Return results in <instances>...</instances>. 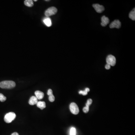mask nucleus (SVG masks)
Instances as JSON below:
<instances>
[{
    "mask_svg": "<svg viewBox=\"0 0 135 135\" xmlns=\"http://www.w3.org/2000/svg\"><path fill=\"white\" fill-rule=\"evenodd\" d=\"M15 86V82L12 81H4L0 83V87L2 89H12Z\"/></svg>",
    "mask_w": 135,
    "mask_h": 135,
    "instance_id": "nucleus-1",
    "label": "nucleus"
},
{
    "mask_svg": "<svg viewBox=\"0 0 135 135\" xmlns=\"http://www.w3.org/2000/svg\"><path fill=\"white\" fill-rule=\"evenodd\" d=\"M38 102V99L35 96H32L30 97L29 100V103L30 105H34L37 104V103Z\"/></svg>",
    "mask_w": 135,
    "mask_h": 135,
    "instance_id": "nucleus-9",
    "label": "nucleus"
},
{
    "mask_svg": "<svg viewBox=\"0 0 135 135\" xmlns=\"http://www.w3.org/2000/svg\"><path fill=\"white\" fill-rule=\"evenodd\" d=\"M90 91V89L88 88H86L84 91L80 90L79 91V93L80 94H81L83 95H87V93Z\"/></svg>",
    "mask_w": 135,
    "mask_h": 135,
    "instance_id": "nucleus-15",
    "label": "nucleus"
},
{
    "mask_svg": "<svg viewBox=\"0 0 135 135\" xmlns=\"http://www.w3.org/2000/svg\"><path fill=\"white\" fill-rule=\"evenodd\" d=\"M49 100L51 102H54L55 100V97L54 95H53V93L50 94V95H49Z\"/></svg>",
    "mask_w": 135,
    "mask_h": 135,
    "instance_id": "nucleus-18",
    "label": "nucleus"
},
{
    "mask_svg": "<svg viewBox=\"0 0 135 135\" xmlns=\"http://www.w3.org/2000/svg\"><path fill=\"white\" fill-rule=\"evenodd\" d=\"M109 23V19L107 17L103 16L101 18V25L102 26L105 27Z\"/></svg>",
    "mask_w": 135,
    "mask_h": 135,
    "instance_id": "nucleus-8",
    "label": "nucleus"
},
{
    "mask_svg": "<svg viewBox=\"0 0 135 135\" xmlns=\"http://www.w3.org/2000/svg\"><path fill=\"white\" fill-rule=\"evenodd\" d=\"M69 109L71 112L74 115H77L79 113V108L75 103H71L69 106Z\"/></svg>",
    "mask_w": 135,
    "mask_h": 135,
    "instance_id": "nucleus-4",
    "label": "nucleus"
},
{
    "mask_svg": "<svg viewBox=\"0 0 135 135\" xmlns=\"http://www.w3.org/2000/svg\"><path fill=\"white\" fill-rule=\"evenodd\" d=\"M121 24L119 20H116L113 21L110 25V28H116L119 29L121 27Z\"/></svg>",
    "mask_w": 135,
    "mask_h": 135,
    "instance_id": "nucleus-7",
    "label": "nucleus"
},
{
    "mask_svg": "<svg viewBox=\"0 0 135 135\" xmlns=\"http://www.w3.org/2000/svg\"><path fill=\"white\" fill-rule=\"evenodd\" d=\"M57 11L58 10L56 7H50L45 11V15L46 17H50L55 14L57 13Z\"/></svg>",
    "mask_w": 135,
    "mask_h": 135,
    "instance_id": "nucleus-3",
    "label": "nucleus"
},
{
    "mask_svg": "<svg viewBox=\"0 0 135 135\" xmlns=\"http://www.w3.org/2000/svg\"><path fill=\"white\" fill-rule=\"evenodd\" d=\"M37 106L38 107L40 108L41 109L43 110L46 107V104L44 101H39L37 104Z\"/></svg>",
    "mask_w": 135,
    "mask_h": 135,
    "instance_id": "nucleus-12",
    "label": "nucleus"
},
{
    "mask_svg": "<svg viewBox=\"0 0 135 135\" xmlns=\"http://www.w3.org/2000/svg\"><path fill=\"white\" fill-rule=\"evenodd\" d=\"M43 21L45 25L47 26V27H50L52 26V21H51V19L49 17H46L45 18H44Z\"/></svg>",
    "mask_w": 135,
    "mask_h": 135,
    "instance_id": "nucleus-10",
    "label": "nucleus"
},
{
    "mask_svg": "<svg viewBox=\"0 0 135 135\" xmlns=\"http://www.w3.org/2000/svg\"><path fill=\"white\" fill-rule=\"evenodd\" d=\"M129 17L130 18L133 20H135V9L134 8L129 14Z\"/></svg>",
    "mask_w": 135,
    "mask_h": 135,
    "instance_id": "nucleus-14",
    "label": "nucleus"
},
{
    "mask_svg": "<svg viewBox=\"0 0 135 135\" xmlns=\"http://www.w3.org/2000/svg\"><path fill=\"white\" fill-rule=\"evenodd\" d=\"M33 1H34V2H37V0H34Z\"/></svg>",
    "mask_w": 135,
    "mask_h": 135,
    "instance_id": "nucleus-24",
    "label": "nucleus"
},
{
    "mask_svg": "<svg viewBox=\"0 0 135 135\" xmlns=\"http://www.w3.org/2000/svg\"><path fill=\"white\" fill-rule=\"evenodd\" d=\"M24 3L25 5L30 7H32L34 5L33 1L32 0H26L24 1Z\"/></svg>",
    "mask_w": 135,
    "mask_h": 135,
    "instance_id": "nucleus-13",
    "label": "nucleus"
},
{
    "mask_svg": "<svg viewBox=\"0 0 135 135\" xmlns=\"http://www.w3.org/2000/svg\"><path fill=\"white\" fill-rule=\"evenodd\" d=\"M35 95H36V97H37L38 99H42L43 98L44 96V93L43 92H41L40 91H39V90H37V91H35Z\"/></svg>",
    "mask_w": 135,
    "mask_h": 135,
    "instance_id": "nucleus-11",
    "label": "nucleus"
},
{
    "mask_svg": "<svg viewBox=\"0 0 135 135\" xmlns=\"http://www.w3.org/2000/svg\"><path fill=\"white\" fill-rule=\"evenodd\" d=\"M106 62L110 66H114L116 64V59L113 56L109 55L107 57Z\"/></svg>",
    "mask_w": 135,
    "mask_h": 135,
    "instance_id": "nucleus-5",
    "label": "nucleus"
},
{
    "mask_svg": "<svg viewBox=\"0 0 135 135\" xmlns=\"http://www.w3.org/2000/svg\"><path fill=\"white\" fill-rule=\"evenodd\" d=\"M16 117V114L14 112H9L5 115L4 121L7 123H10L14 121Z\"/></svg>",
    "mask_w": 135,
    "mask_h": 135,
    "instance_id": "nucleus-2",
    "label": "nucleus"
},
{
    "mask_svg": "<svg viewBox=\"0 0 135 135\" xmlns=\"http://www.w3.org/2000/svg\"><path fill=\"white\" fill-rule=\"evenodd\" d=\"M83 111L85 113H87L89 111V107H85L83 108Z\"/></svg>",
    "mask_w": 135,
    "mask_h": 135,
    "instance_id": "nucleus-20",
    "label": "nucleus"
},
{
    "mask_svg": "<svg viewBox=\"0 0 135 135\" xmlns=\"http://www.w3.org/2000/svg\"><path fill=\"white\" fill-rule=\"evenodd\" d=\"M110 68H111V66L108 64H107L105 66V68L107 69H109Z\"/></svg>",
    "mask_w": 135,
    "mask_h": 135,
    "instance_id": "nucleus-22",
    "label": "nucleus"
},
{
    "mask_svg": "<svg viewBox=\"0 0 135 135\" xmlns=\"http://www.w3.org/2000/svg\"><path fill=\"white\" fill-rule=\"evenodd\" d=\"M76 129L75 128L72 127L70 129V135H76Z\"/></svg>",
    "mask_w": 135,
    "mask_h": 135,
    "instance_id": "nucleus-17",
    "label": "nucleus"
},
{
    "mask_svg": "<svg viewBox=\"0 0 135 135\" xmlns=\"http://www.w3.org/2000/svg\"><path fill=\"white\" fill-rule=\"evenodd\" d=\"M47 95H50V94H52L53 91L51 89H49L48 90V92H47Z\"/></svg>",
    "mask_w": 135,
    "mask_h": 135,
    "instance_id": "nucleus-21",
    "label": "nucleus"
},
{
    "mask_svg": "<svg viewBox=\"0 0 135 135\" xmlns=\"http://www.w3.org/2000/svg\"><path fill=\"white\" fill-rule=\"evenodd\" d=\"M11 135H19V134L17 132H14V133H13Z\"/></svg>",
    "mask_w": 135,
    "mask_h": 135,
    "instance_id": "nucleus-23",
    "label": "nucleus"
},
{
    "mask_svg": "<svg viewBox=\"0 0 135 135\" xmlns=\"http://www.w3.org/2000/svg\"><path fill=\"white\" fill-rule=\"evenodd\" d=\"M6 98L2 93H0V101L1 102H3L6 100Z\"/></svg>",
    "mask_w": 135,
    "mask_h": 135,
    "instance_id": "nucleus-16",
    "label": "nucleus"
},
{
    "mask_svg": "<svg viewBox=\"0 0 135 135\" xmlns=\"http://www.w3.org/2000/svg\"><path fill=\"white\" fill-rule=\"evenodd\" d=\"M92 100L91 99H89L87 100V102L86 103V106L87 107H89V106L92 104Z\"/></svg>",
    "mask_w": 135,
    "mask_h": 135,
    "instance_id": "nucleus-19",
    "label": "nucleus"
},
{
    "mask_svg": "<svg viewBox=\"0 0 135 135\" xmlns=\"http://www.w3.org/2000/svg\"><path fill=\"white\" fill-rule=\"evenodd\" d=\"M93 6L96 12L98 13H101L104 11V7L101 5L98 4H95L93 5Z\"/></svg>",
    "mask_w": 135,
    "mask_h": 135,
    "instance_id": "nucleus-6",
    "label": "nucleus"
}]
</instances>
